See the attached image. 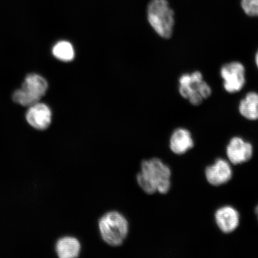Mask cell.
I'll return each instance as SVG.
<instances>
[{
  "label": "cell",
  "mask_w": 258,
  "mask_h": 258,
  "mask_svg": "<svg viewBox=\"0 0 258 258\" xmlns=\"http://www.w3.org/2000/svg\"><path fill=\"white\" fill-rule=\"evenodd\" d=\"M26 118L32 127L38 130H44L49 126L51 112L46 105L37 103L30 106L26 115Z\"/></svg>",
  "instance_id": "cell-9"
},
{
  "label": "cell",
  "mask_w": 258,
  "mask_h": 258,
  "mask_svg": "<svg viewBox=\"0 0 258 258\" xmlns=\"http://www.w3.org/2000/svg\"><path fill=\"white\" fill-rule=\"evenodd\" d=\"M48 88L46 80L37 74H31L26 77L22 89L13 95L14 101L22 106H31L37 104Z\"/></svg>",
  "instance_id": "cell-5"
},
{
  "label": "cell",
  "mask_w": 258,
  "mask_h": 258,
  "mask_svg": "<svg viewBox=\"0 0 258 258\" xmlns=\"http://www.w3.org/2000/svg\"><path fill=\"white\" fill-rule=\"evenodd\" d=\"M171 176L170 167L159 158L154 157L142 161L137 181L147 195H154L156 192L166 195L170 189Z\"/></svg>",
  "instance_id": "cell-1"
},
{
  "label": "cell",
  "mask_w": 258,
  "mask_h": 258,
  "mask_svg": "<svg viewBox=\"0 0 258 258\" xmlns=\"http://www.w3.org/2000/svg\"><path fill=\"white\" fill-rule=\"evenodd\" d=\"M240 5L247 16L251 18L258 17V0H241Z\"/></svg>",
  "instance_id": "cell-15"
},
{
  "label": "cell",
  "mask_w": 258,
  "mask_h": 258,
  "mask_svg": "<svg viewBox=\"0 0 258 258\" xmlns=\"http://www.w3.org/2000/svg\"><path fill=\"white\" fill-rule=\"evenodd\" d=\"M206 177L211 185L218 186L227 183L231 178L232 172L230 164L223 159H218L206 169Z\"/></svg>",
  "instance_id": "cell-8"
},
{
  "label": "cell",
  "mask_w": 258,
  "mask_h": 258,
  "mask_svg": "<svg viewBox=\"0 0 258 258\" xmlns=\"http://www.w3.org/2000/svg\"><path fill=\"white\" fill-rule=\"evenodd\" d=\"M225 91L234 94L241 91L246 84V69L244 64L238 61L225 63L220 70Z\"/></svg>",
  "instance_id": "cell-6"
},
{
  "label": "cell",
  "mask_w": 258,
  "mask_h": 258,
  "mask_svg": "<svg viewBox=\"0 0 258 258\" xmlns=\"http://www.w3.org/2000/svg\"><path fill=\"white\" fill-rule=\"evenodd\" d=\"M179 82L180 95L194 106L201 105L212 95L211 87L203 79L201 72L183 74Z\"/></svg>",
  "instance_id": "cell-4"
},
{
  "label": "cell",
  "mask_w": 258,
  "mask_h": 258,
  "mask_svg": "<svg viewBox=\"0 0 258 258\" xmlns=\"http://www.w3.org/2000/svg\"><path fill=\"white\" fill-rule=\"evenodd\" d=\"M254 62H255L256 66L258 69V50L255 54V56H254Z\"/></svg>",
  "instance_id": "cell-16"
},
{
  "label": "cell",
  "mask_w": 258,
  "mask_h": 258,
  "mask_svg": "<svg viewBox=\"0 0 258 258\" xmlns=\"http://www.w3.org/2000/svg\"><path fill=\"white\" fill-rule=\"evenodd\" d=\"M252 154V145L240 137L232 138L227 147L228 159L234 164L246 162Z\"/></svg>",
  "instance_id": "cell-7"
},
{
  "label": "cell",
  "mask_w": 258,
  "mask_h": 258,
  "mask_svg": "<svg viewBox=\"0 0 258 258\" xmlns=\"http://www.w3.org/2000/svg\"><path fill=\"white\" fill-rule=\"evenodd\" d=\"M240 114L247 120H258V93L249 92L242 99L238 105Z\"/></svg>",
  "instance_id": "cell-12"
},
{
  "label": "cell",
  "mask_w": 258,
  "mask_h": 258,
  "mask_svg": "<svg viewBox=\"0 0 258 258\" xmlns=\"http://www.w3.org/2000/svg\"><path fill=\"white\" fill-rule=\"evenodd\" d=\"M53 54L57 59L63 62H70L75 54L72 44L66 41L58 42L53 48Z\"/></svg>",
  "instance_id": "cell-14"
},
{
  "label": "cell",
  "mask_w": 258,
  "mask_h": 258,
  "mask_svg": "<svg viewBox=\"0 0 258 258\" xmlns=\"http://www.w3.org/2000/svg\"><path fill=\"white\" fill-rule=\"evenodd\" d=\"M194 144L191 134L186 128L176 129L170 138V149L175 154H185L191 149Z\"/></svg>",
  "instance_id": "cell-11"
},
{
  "label": "cell",
  "mask_w": 258,
  "mask_h": 258,
  "mask_svg": "<svg viewBox=\"0 0 258 258\" xmlns=\"http://www.w3.org/2000/svg\"><path fill=\"white\" fill-rule=\"evenodd\" d=\"M102 239L112 247H118L127 237L129 225L127 219L117 211L106 212L98 221Z\"/></svg>",
  "instance_id": "cell-2"
},
{
  "label": "cell",
  "mask_w": 258,
  "mask_h": 258,
  "mask_svg": "<svg viewBox=\"0 0 258 258\" xmlns=\"http://www.w3.org/2000/svg\"><path fill=\"white\" fill-rule=\"evenodd\" d=\"M148 20L161 37L169 39L172 36L175 14L167 0H151L148 6Z\"/></svg>",
  "instance_id": "cell-3"
},
{
  "label": "cell",
  "mask_w": 258,
  "mask_h": 258,
  "mask_svg": "<svg viewBox=\"0 0 258 258\" xmlns=\"http://www.w3.org/2000/svg\"><path fill=\"white\" fill-rule=\"evenodd\" d=\"M255 214H256V217L257 218V220H258V205L256 206V208L255 209Z\"/></svg>",
  "instance_id": "cell-17"
},
{
  "label": "cell",
  "mask_w": 258,
  "mask_h": 258,
  "mask_svg": "<svg viewBox=\"0 0 258 258\" xmlns=\"http://www.w3.org/2000/svg\"><path fill=\"white\" fill-rule=\"evenodd\" d=\"M215 220L223 233H230L239 225L240 216L237 210L231 206H224L216 212Z\"/></svg>",
  "instance_id": "cell-10"
},
{
  "label": "cell",
  "mask_w": 258,
  "mask_h": 258,
  "mask_svg": "<svg viewBox=\"0 0 258 258\" xmlns=\"http://www.w3.org/2000/svg\"><path fill=\"white\" fill-rule=\"evenodd\" d=\"M81 244L77 238L66 237L61 238L56 244V252L60 258H74L79 256Z\"/></svg>",
  "instance_id": "cell-13"
}]
</instances>
